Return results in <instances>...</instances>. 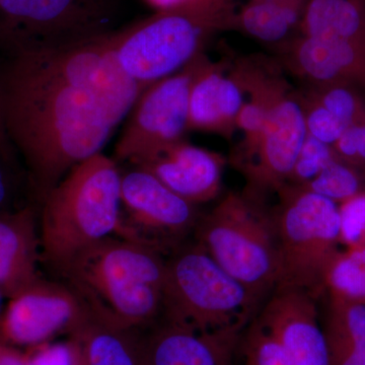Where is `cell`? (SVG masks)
<instances>
[{
  "mask_svg": "<svg viewBox=\"0 0 365 365\" xmlns=\"http://www.w3.org/2000/svg\"><path fill=\"white\" fill-rule=\"evenodd\" d=\"M6 48L2 117L40 205L74 167L102 153L146 86L120 66L114 34L59 49Z\"/></svg>",
  "mask_w": 365,
  "mask_h": 365,
  "instance_id": "6da1fadb",
  "label": "cell"
},
{
  "mask_svg": "<svg viewBox=\"0 0 365 365\" xmlns=\"http://www.w3.org/2000/svg\"><path fill=\"white\" fill-rule=\"evenodd\" d=\"M121 232V172L102 153L78 163L40 204L41 261L60 276L85 250Z\"/></svg>",
  "mask_w": 365,
  "mask_h": 365,
  "instance_id": "7a4b0ae2",
  "label": "cell"
},
{
  "mask_svg": "<svg viewBox=\"0 0 365 365\" xmlns=\"http://www.w3.org/2000/svg\"><path fill=\"white\" fill-rule=\"evenodd\" d=\"M168 255L112 235L78 255L62 277L122 325L141 329L162 318Z\"/></svg>",
  "mask_w": 365,
  "mask_h": 365,
  "instance_id": "3957f363",
  "label": "cell"
},
{
  "mask_svg": "<svg viewBox=\"0 0 365 365\" xmlns=\"http://www.w3.org/2000/svg\"><path fill=\"white\" fill-rule=\"evenodd\" d=\"M283 71L278 60L251 55L237 60L230 72L245 95L258 98L265 108V127L256 148L232 157L246 179L242 193L262 203L287 184L307 136L299 91L292 90Z\"/></svg>",
  "mask_w": 365,
  "mask_h": 365,
  "instance_id": "277c9868",
  "label": "cell"
},
{
  "mask_svg": "<svg viewBox=\"0 0 365 365\" xmlns=\"http://www.w3.org/2000/svg\"><path fill=\"white\" fill-rule=\"evenodd\" d=\"M235 14V0H182L115 33L120 66L148 86L200 56L215 33L234 29Z\"/></svg>",
  "mask_w": 365,
  "mask_h": 365,
  "instance_id": "5b68a950",
  "label": "cell"
},
{
  "mask_svg": "<svg viewBox=\"0 0 365 365\" xmlns=\"http://www.w3.org/2000/svg\"><path fill=\"white\" fill-rule=\"evenodd\" d=\"M260 304L207 253L185 242L167 257L162 319L198 332L244 327Z\"/></svg>",
  "mask_w": 365,
  "mask_h": 365,
  "instance_id": "8992f818",
  "label": "cell"
},
{
  "mask_svg": "<svg viewBox=\"0 0 365 365\" xmlns=\"http://www.w3.org/2000/svg\"><path fill=\"white\" fill-rule=\"evenodd\" d=\"M213 260L262 307L278 283L279 258L272 211L244 193H228L195 228Z\"/></svg>",
  "mask_w": 365,
  "mask_h": 365,
  "instance_id": "52a82bcc",
  "label": "cell"
},
{
  "mask_svg": "<svg viewBox=\"0 0 365 365\" xmlns=\"http://www.w3.org/2000/svg\"><path fill=\"white\" fill-rule=\"evenodd\" d=\"M277 194L279 201L271 209L279 258L277 287L299 288L319 300L327 266L340 250L339 205L292 185Z\"/></svg>",
  "mask_w": 365,
  "mask_h": 365,
  "instance_id": "ba28073f",
  "label": "cell"
},
{
  "mask_svg": "<svg viewBox=\"0 0 365 365\" xmlns=\"http://www.w3.org/2000/svg\"><path fill=\"white\" fill-rule=\"evenodd\" d=\"M114 0H0L4 47L59 49L113 32Z\"/></svg>",
  "mask_w": 365,
  "mask_h": 365,
  "instance_id": "9c48e42d",
  "label": "cell"
},
{
  "mask_svg": "<svg viewBox=\"0 0 365 365\" xmlns=\"http://www.w3.org/2000/svg\"><path fill=\"white\" fill-rule=\"evenodd\" d=\"M207 57L201 54L181 71L155 81L138 98L115 148L118 162L135 165L184 140L192 85Z\"/></svg>",
  "mask_w": 365,
  "mask_h": 365,
  "instance_id": "30bf717a",
  "label": "cell"
},
{
  "mask_svg": "<svg viewBox=\"0 0 365 365\" xmlns=\"http://www.w3.org/2000/svg\"><path fill=\"white\" fill-rule=\"evenodd\" d=\"M122 232L169 255L195 232L201 215L197 205L168 188L143 168L121 174Z\"/></svg>",
  "mask_w": 365,
  "mask_h": 365,
  "instance_id": "8fae6325",
  "label": "cell"
},
{
  "mask_svg": "<svg viewBox=\"0 0 365 365\" xmlns=\"http://www.w3.org/2000/svg\"><path fill=\"white\" fill-rule=\"evenodd\" d=\"M86 309L88 302L69 283L39 277L9 299L0 314V342L31 348L69 335Z\"/></svg>",
  "mask_w": 365,
  "mask_h": 365,
  "instance_id": "7c38bea8",
  "label": "cell"
},
{
  "mask_svg": "<svg viewBox=\"0 0 365 365\" xmlns=\"http://www.w3.org/2000/svg\"><path fill=\"white\" fill-rule=\"evenodd\" d=\"M317 302L304 290L277 287L255 319L280 343L295 365H329Z\"/></svg>",
  "mask_w": 365,
  "mask_h": 365,
  "instance_id": "4fadbf2b",
  "label": "cell"
},
{
  "mask_svg": "<svg viewBox=\"0 0 365 365\" xmlns=\"http://www.w3.org/2000/svg\"><path fill=\"white\" fill-rule=\"evenodd\" d=\"M141 335L143 365H232L244 327L198 332L160 319Z\"/></svg>",
  "mask_w": 365,
  "mask_h": 365,
  "instance_id": "5bb4252c",
  "label": "cell"
},
{
  "mask_svg": "<svg viewBox=\"0 0 365 365\" xmlns=\"http://www.w3.org/2000/svg\"><path fill=\"white\" fill-rule=\"evenodd\" d=\"M278 47L283 68L307 85L346 83L365 93V45L300 36Z\"/></svg>",
  "mask_w": 365,
  "mask_h": 365,
  "instance_id": "9a60e30c",
  "label": "cell"
},
{
  "mask_svg": "<svg viewBox=\"0 0 365 365\" xmlns=\"http://www.w3.org/2000/svg\"><path fill=\"white\" fill-rule=\"evenodd\" d=\"M225 163L227 158L220 153L182 140L135 165L198 206L220 195Z\"/></svg>",
  "mask_w": 365,
  "mask_h": 365,
  "instance_id": "2e32d148",
  "label": "cell"
},
{
  "mask_svg": "<svg viewBox=\"0 0 365 365\" xmlns=\"http://www.w3.org/2000/svg\"><path fill=\"white\" fill-rule=\"evenodd\" d=\"M245 103V93L222 64L205 60L190 91V130L208 132L230 139Z\"/></svg>",
  "mask_w": 365,
  "mask_h": 365,
  "instance_id": "e0dca14e",
  "label": "cell"
},
{
  "mask_svg": "<svg viewBox=\"0 0 365 365\" xmlns=\"http://www.w3.org/2000/svg\"><path fill=\"white\" fill-rule=\"evenodd\" d=\"M38 218L34 204L0 215V292L9 299L40 277Z\"/></svg>",
  "mask_w": 365,
  "mask_h": 365,
  "instance_id": "ac0fdd59",
  "label": "cell"
},
{
  "mask_svg": "<svg viewBox=\"0 0 365 365\" xmlns=\"http://www.w3.org/2000/svg\"><path fill=\"white\" fill-rule=\"evenodd\" d=\"M138 330L118 323L88 302L85 316L69 336L88 365H143Z\"/></svg>",
  "mask_w": 365,
  "mask_h": 365,
  "instance_id": "d6986e66",
  "label": "cell"
},
{
  "mask_svg": "<svg viewBox=\"0 0 365 365\" xmlns=\"http://www.w3.org/2000/svg\"><path fill=\"white\" fill-rule=\"evenodd\" d=\"M299 30L304 37L365 45L364 0H307Z\"/></svg>",
  "mask_w": 365,
  "mask_h": 365,
  "instance_id": "ffe728a7",
  "label": "cell"
},
{
  "mask_svg": "<svg viewBox=\"0 0 365 365\" xmlns=\"http://www.w3.org/2000/svg\"><path fill=\"white\" fill-rule=\"evenodd\" d=\"M322 325L329 365H365V304L327 299Z\"/></svg>",
  "mask_w": 365,
  "mask_h": 365,
  "instance_id": "44dd1931",
  "label": "cell"
},
{
  "mask_svg": "<svg viewBox=\"0 0 365 365\" xmlns=\"http://www.w3.org/2000/svg\"><path fill=\"white\" fill-rule=\"evenodd\" d=\"M307 0H250L235 14L234 29L254 39L283 44L299 28Z\"/></svg>",
  "mask_w": 365,
  "mask_h": 365,
  "instance_id": "7402d4cb",
  "label": "cell"
},
{
  "mask_svg": "<svg viewBox=\"0 0 365 365\" xmlns=\"http://www.w3.org/2000/svg\"><path fill=\"white\" fill-rule=\"evenodd\" d=\"M323 297L365 304V245L339 250L327 266Z\"/></svg>",
  "mask_w": 365,
  "mask_h": 365,
  "instance_id": "603a6c76",
  "label": "cell"
},
{
  "mask_svg": "<svg viewBox=\"0 0 365 365\" xmlns=\"http://www.w3.org/2000/svg\"><path fill=\"white\" fill-rule=\"evenodd\" d=\"M302 188L339 204L365 190V179L356 170L334 158L318 176Z\"/></svg>",
  "mask_w": 365,
  "mask_h": 365,
  "instance_id": "cb8c5ba5",
  "label": "cell"
},
{
  "mask_svg": "<svg viewBox=\"0 0 365 365\" xmlns=\"http://www.w3.org/2000/svg\"><path fill=\"white\" fill-rule=\"evenodd\" d=\"M242 352L246 365H295L280 343L256 319L245 334Z\"/></svg>",
  "mask_w": 365,
  "mask_h": 365,
  "instance_id": "d4e9b609",
  "label": "cell"
},
{
  "mask_svg": "<svg viewBox=\"0 0 365 365\" xmlns=\"http://www.w3.org/2000/svg\"><path fill=\"white\" fill-rule=\"evenodd\" d=\"M299 96L304 110L307 135L332 146L348 127L319 104L309 91H299Z\"/></svg>",
  "mask_w": 365,
  "mask_h": 365,
  "instance_id": "484cf974",
  "label": "cell"
},
{
  "mask_svg": "<svg viewBox=\"0 0 365 365\" xmlns=\"http://www.w3.org/2000/svg\"><path fill=\"white\" fill-rule=\"evenodd\" d=\"M334 157L332 148L328 144L307 135L300 148L287 185L304 187L314 179Z\"/></svg>",
  "mask_w": 365,
  "mask_h": 365,
  "instance_id": "4316f807",
  "label": "cell"
},
{
  "mask_svg": "<svg viewBox=\"0 0 365 365\" xmlns=\"http://www.w3.org/2000/svg\"><path fill=\"white\" fill-rule=\"evenodd\" d=\"M340 242L345 248L365 245V190L339 204Z\"/></svg>",
  "mask_w": 365,
  "mask_h": 365,
  "instance_id": "83f0119b",
  "label": "cell"
},
{
  "mask_svg": "<svg viewBox=\"0 0 365 365\" xmlns=\"http://www.w3.org/2000/svg\"><path fill=\"white\" fill-rule=\"evenodd\" d=\"M331 148L334 157L356 170L365 179V122L346 129Z\"/></svg>",
  "mask_w": 365,
  "mask_h": 365,
  "instance_id": "f1b7e54d",
  "label": "cell"
},
{
  "mask_svg": "<svg viewBox=\"0 0 365 365\" xmlns=\"http://www.w3.org/2000/svg\"><path fill=\"white\" fill-rule=\"evenodd\" d=\"M26 353L28 365H74L76 345L71 339L66 343H43Z\"/></svg>",
  "mask_w": 365,
  "mask_h": 365,
  "instance_id": "f546056e",
  "label": "cell"
},
{
  "mask_svg": "<svg viewBox=\"0 0 365 365\" xmlns=\"http://www.w3.org/2000/svg\"><path fill=\"white\" fill-rule=\"evenodd\" d=\"M16 170V158L0 155V215L23 208L16 203L21 180Z\"/></svg>",
  "mask_w": 365,
  "mask_h": 365,
  "instance_id": "4dcf8cb0",
  "label": "cell"
},
{
  "mask_svg": "<svg viewBox=\"0 0 365 365\" xmlns=\"http://www.w3.org/2000/svg\"><path fill=\"white\" fill-rule=\"evenodd\" d=\"M0 365H28L26 353L0 342Z\"/></svg>",
  "mask_w": 365,
  "mask_h": 365,
  "instance_id": "1f68e13d",
  "label": "cell"
},
{
  "mask_svg": "<svg viewBox=\"0 0 365 365\" xmlns=\"http://www.w3.org/2000/svg\"><path fill=\"white\" fill-rule=\"evenodd\" d=\"M0 155L6 158H14V148L7 136L1 107H0Z\"/></svg>",
  "mask_w": 365,
  "mask_h": 365,
  "instance_id": "d6a6232c",
  "label": "cell"
},
{
  "mask_svg": "<svg viewBox=\"0 0 365 365\" xmlns=\"http://www.w3.org/2000/svg\"><path fill=\"white\" fill-rule=\"evenodd\" d=\"M153 6L157 7L158 11L170 9V7L176 6L182 0H148Z\"/></svg>",
  "mask_w": 365,
  "mask_h": 365,
  "instance_id": "836d02e7",
  "label": "cell"
},
{
  "mask_svg": "<svg viewBox=\"0 0 365 365\" xmlns=\"http://www.w3.org/2000/svg\"><path fill=\"white\" fill-rule=\"evenodd\" d=\"M73 341V340H72ZM74 342V341H73ZM76 343V342H74ZM76 364L74 365H88L86 364L85 357H83V352H81V348H79V346L76 344Z\"/></svg>",
  "mask_w": 365,
  "mask_h": 365,
  "instance_id": "e575fe53",
  "label": "cell"
},
{
  "mask_svg": "<svg viewBox=\"0 0 365 365\" xmlns=\"http://www.w3.org/2000/svg\"><path fill=\"white\" fill-rule=\"evenodd\" d=\"M4 294H2V292H0V314H1V304H2V299H4Z\"/></svg>",
  "mask_w": 365,
  "mask_h": 365,
  "instance_id": "d590c367",
  "label": "cell"
},
{
  "mask_svg": "<svg viewBox=\"0 0 365 365\" xmlns=\"http://www.w3.org/2000/svg\"><path fill=\"white\" fill-rule=\"evenodd\" d=\"M364 2H365V0H364Z\"/></svg>",
  "mask_w": 365,
  "mask_h": 365,
  "instance_id": "8d00e7d4",
  "label": "cell"
}]
</instances>
